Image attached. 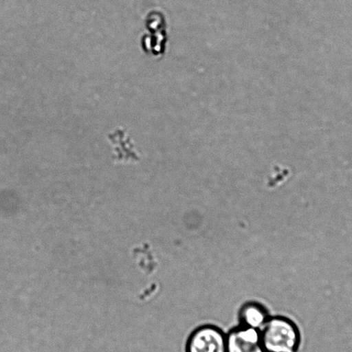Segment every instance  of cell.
<instances>
[{
	"label": "cell",
	"mask_w": 352,
	"mask_h": 352,
	"mask_svg": "<svg viewBox=\"0 0 352 352\" xmlns=\"http://www.w3.org/2000/svg\"><path fill=\"white\" fill-rule=\"evenodd\" d=\"M227 352H265L258 330L243 326L227 334Z\"/></svg>",
	"instance_id": "3"
},
{
	"label": "cell",
	"mask_w": 352,
	"mask_h": 352,
	"mask_svg": "<svg viewBox=\"0 0 352 352\" xmlns=\"http://www.w3.org/2000/svg\"><path fill=\"white\" fill-rule=\"evenodd\" d=\"M265 352H299L300 333L298 327L285 317H270L259 330Z\"/></svg>",
	"instance_id": "1"
},
{
	"label": "cell",
	"mask_w": 352,
	"mask_h": 352,
	"mask_svg": "<svg viewBox=\"0 0 352 352\" xmlns=\"http://www.w3.org/2000/svg\"><path fill=\"white\" fill-rule=\"evenodd\" d=\"M186 352H227V334L213 324L197 327L188 338Z\"/></svg>",
	"instance_id": "2"
},
{
	"label": "cell",
	"mask_w": 352,
	"mask_h": 352,
	"mask_svg": "<svg viewBox=\"0 0 352 352\" xmlns=\"http://www.w3.org/2000/svg\"><path fill=\"white\" fill-rule=\"evenodd\" d=\"M270 317L267 309L261 304L249 302L245 304L240 311L241 326L259 331Z\"/></svg>",
	"instance_id": "4"
}]
</instances>
